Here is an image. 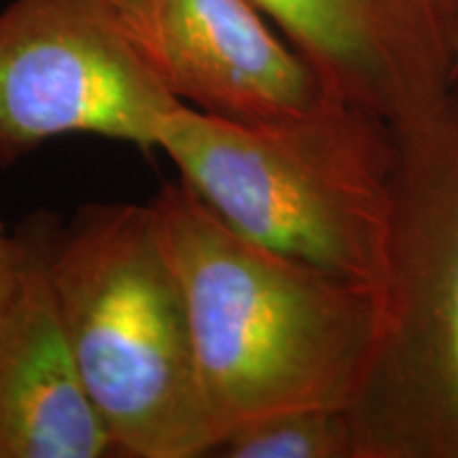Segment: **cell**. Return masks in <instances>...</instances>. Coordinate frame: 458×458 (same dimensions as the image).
<instances>
[{"mask_svg":"<svg viewBox=\"0 0 458 458\" xmlns=\"http://www.w3.org/2000/svg\"><path fill=\"white\" fill-rule=\"evenodd\" d=\"M227 458H360L351 408H306L246 422L223 439Z\"/></svg>","mask_w":458,"mask_h":458,"instance_id":"cell-9","label":"cell"},{"mask_svg":"<svg viewBox=\"0 0 458 458\" xmlns=\"http://www.w3.org/2000/svg\"><path fill=\"white\" fill-rule=\"evenodd\" d=\"M100 3L159 88L199 113L267 122L331 96L255 0Z\"/></svg>","mask_w":458,"mask_h":458,"instance_id":"cell-6","label":"cell"},{"mask_svg":"<svg viewBox=\"0 0 458 458\" xmlns=\"http://www.w3.org/2000/svg\"><path fill=\"white\" fill-rule=\"evenodd\" d=\"M49 276L79 374L114 454L196 458L219 437L185 293L151 204H88L54 225Z\"/></svg>","mask_w":458,"mask_h":458,"instance_id":"cell-3","label":"cell"},{"mask_svg":"<svg viewBox=\"0 0 458 458\" xmlns=\"http://www.w3.org/2000/svg\"><path fill=\"white\" fill-rule=\"evenodd\" d=\"M151 206L185 293L219 445L259 418L351 408L380 342V291L244 238L181 179Z\"/></svg>","mask_w":458,"mask_h":458,"instance_id":"cell-1","label":"cell"},{"mask_svg":"<svg viewBox=\"0 0 458 458\" xmlns=\"http://www.w3.org/2000/svg\"><path fill=\"white\" fill-rule=\"evenodd\" d=\"M55 219L28 215L15 227L20 283L0 327V458L114 454L68 344L49 276Z\"/></svg>","mask_w":458,"mask_h":458,"instance_id":"cell-8","label":"cell"},{"mask_svg":"<svg viewBox=\"0 0 458 458\" xmlns=\"http://www.w3.org/2000/svg\"><path fill=\"white\" fill-rule=\"evenodd\" d=\"M179 106L100 0H11L0 11V170L79 134L156 151L159 123Z\"/></svg>","mask_w":458,"mask_h":458,"instance_id":"cell-5","label":"cell"},{"mask_svg":"<svg viewBox=\"0 0 458 458\" xmlns=\"http://www.w3.org/2000/svg\"><path fill=\"white\" fill-rule=\"evenodd\" d=\"M458 81V51H456V60H454V83Z\"/></svg>","mask_w":458,"mask_h":458,"instance_id":"cell-11","label":"cell"},{"mask_svg":"<svg viewBox=\"0 0 458 458\" xmlns=\"http://www.w3.org/2000/svg\"><path fill=\"white\" fill-rule=\"evenodd\" d=\"M157 151L244 238L382 293L391 253L397 128L327 96L267 122H232L181 105Z\"/></svg>","mask_w":458,"mask_h":458,"instance_id":"cell-2","label":"cell"},{"mask_svg":"<svg viewBox=\"0 0 458 458\" xmlns=\"http://www.w3.org/2000/svg\"><path fill=\"white\" fill-rule=\"evenodd\" d=\"M397 136L382 331L351 416L360 458H458V81Z\"/></svg>","mask_w":458,"mask_h":458,"instance_id":"cell-4","label":"cell"},{"mask_svg":"<svg viewBox=\"0 0 458 458\" xmlns=\"http://www.w3.org/2000/svg\"><path fill=\"white\" fill-rule=\"evenodd\" d=\"M325 89L394 128L454 85L458 0H255Z\"/></svg>","mask_w":458,"mask_h":458,"instance_id":"cell-7","label":"cell"},{"mask_svg":"<svg viewBox=\"0 0 458 458\" xmlns=\"http://www.w3.org/2000/svg\"><path fill=\"white\" fill-rule=\"evenodd\" d=\"M17 283H20V242L15 229L9 232L0 221V327L13 303Z\"/></svg>","mask_w":458,"mask_h":458,"instance_id":"cell-10","label":"cell"}]
</instances>
